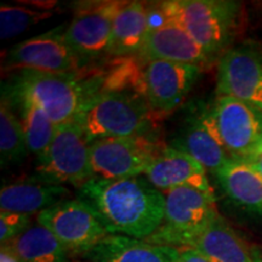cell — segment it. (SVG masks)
Returning <instances> with one entry per match:
<instances>
[{"label": "cell", "mask_w": 262, "mask_h": 262, "mask_svg": "<svg viewBox=\"0 0 262 262\" xmlns=\"http://www.w3.org/2000/svg\"><path fill=\"white\" fill-rule=\"evenodd\" d=\"M52 14L49 11L38 10L17 5H2L0 8V38L11 39L21 34L33 25L44 21Z\"/></svg>", "instance_id": "cell-25"}, {"label": "cell", "mask_w": 262, "mask_h": 262, "mask_svg": "<svg viewBox=\"0 0 262 262\" xmlns=\"http://www.w3.org/2000/svg\"><path fill=\"white\" fill-rule=\"evenodd\" d=\"M19 262H70L60 241L40 225L31 226L24 234L3 244Z\"/></svg>", "instance_id": "cell-22"}, {"label": "cell", "mask_w": 262, "mask_h": 262, "mask_svg": "<svg viewBox=\"0 0 262 262\" xmlns=\"http://www.w3.org/2000/svg\"><path fill=\"white\" fill-rule=\"evenodd\" d=\"M247 162H249L258 172L262 175V149H257L254 155H251L248 158H245Z\"/></svg>", "instance_id": "cell-28"}, {"label": "cell", "mask_w": 262, "mask_h": 262, "mask_svg": "<svg viewBox=\"0 0 262 262\" xmlns=\"http://www.w3.org/2000/svg\"><path fill=\"white\" fill-rule=\"evenodd\" d=\"M155 17L137 57L143 61L160 60L196 66L203 70L212 63L214 58L178 22L164 17L158 11Z\"/></svg>", "instance_id": "cell-14"}, {"label": "cell", "mask_w": 262, "mask_h": 262, "mask_svg": "<svg viewBox=\"0 0 262 262\" xmlns=\"http://www.w3.org/2000/svg\"><path fill=\"white\" fill-rule=\"evenodd\" d=\"M258 149H262V146H261V147H260V148H258Z\"/></svg>", "instance_id": "cell-31"}, {"label": "cell", "mask_w": 262, "mask_h": 262, "mask_svg": "<svg viewBox=\"0 0 262 262\" xmlns=\"http://www.w3.org/2000/svg\"><path fill=\"white\" fill-rule=\"evenodd\" d=\"M216 93L243 101L262 112V52L245 42L222 55Z\"/></svg>", "instance_id": "cell-12"}, {"label": "cell", "mask_w": 262, "mask_h": 262, "mask_svg": "<svg viewBox=\"0 0 262 262\" xmlns=\"http://www.w3.org/2000/svg\"><path fill=\"white\" fill-rule=\"evenodd\" d=\"M32 215L22 212L0 211V242L3 244L14 241L31 227Z\"/></svg>", "instance_id": "cell-26"}, {"label": "cell", "mask_w": 262, "mask_h": 262, "mask_svg": "<svg viewBox=\"0 0 262 262\" xmlns=\"http://www.w3.org/2000/svg\"><path fill=\"white\" fill-rule=\"evenodd\" d=\"M227 196L239 208L262 216V175L245 159H231L216 173Z\"/></svg>", "instance_id": "cell-19"}, {"label": "cell", "mask_w": 262, "mask_h": 262, "mask_svg": "<svg viewBox=\"0 0 262 262\" xmlns=\"http://www.w3.org/2000/svg\"><path fill=\"white\" fill-rule=\"evenodd\" d=\"M210 112L232 158H248L262 146V112L256 107L231 96H217Z\"/></svg>", "instance_id": "cell-10"}, {"label": "cell", "mask_w": 262, "mask_h": 262, "mask_svg": "<svg viewBox=\"0 0 262 262\" xmlns=\"http://www.w3.org/2000/svg\"><path fill=\"white\" fill-rule=\"evenodd\" d=\"M143 175L163 193L179 187L214 193L204 166L188 153L172 146L163 147Z\"/></svg>", "instance_id": "cell-15"}, {"label": "cell", "mask_w": 262, "mask_h": 262, "mask_svg": "<svg viewBox=\"0 0 262 262\" xmlns=\"http://www.w3.org/2000/svg\"><path fill=\"white\" fill-rule=\"evenodd\" d=\"M188 248L198 250L209 262H254L251 248L220 215Z\"/></svg>", "instance_id": "cell-21"}, {"label": "cell", "mask_w": 262, "mask_h": 262, "mask_svg": "<svg viewBox=\"0 0 262 262\" xmlns=\"http://www.w3.org/2000/svg\"><path fill=\"white\" fill-rule=\"evenodd\" d=\"M29 149L24 126L12 112L9 101L3 98L0 106V156L2 165L18 164L28 156Z\"/></svg>", "instance_id": "cell-24"}, {"label": "cell", "mask_w": 262, "mask_h": 262, "mask_svg": "<svg viewBox=\"0 0 262 262\" xmlns=\"http://www.w3.org/2000/svg\"><path fill=\"white\" fill-rule=\"evenodd\" d=\"M202 72L203 68L196 66L143 61L137 94L152 111L169 113L185 100Z\"/></svg>", "instance_id": "cell-11"}, {"label": "cell", "mask_w": 262, "mask_h": 262, "mask_svg": "<svg viewBox=\"0 0 262 262\" xmlns=\"http://www.w3.org/2000/svg\"><path fill=\"white\" fill-rule=\"evenodd\" d=\"M17 102L19 104V120L24 126L28 149L38 159L45 155L51 145L57 125L37 104L26 100H17Z\"/></svg>", "instance_id": "cell-23"}, {"label": "cell", "mask_w": 262, "mask_h": 262, "mask_svg": "<svg viewBox=\"0 0 262 262\" xmlns=\"http://www.w3.org/2000/svg\"><path fill=\"white\" fill-rule=\"evenodd\" d=\"M0 262H19V261L8 248L4 247V245H2V250H0Z\"/></svg>", "instance_id": "cell-29"}, {"label": "cell", "mask_w": 262, "mask_h": 262, "mask_svg": "<svg viewBox=\"0 0 262 262\" xmlns=\"http://www.w3.org/2000/svg\"><path fill=\"white\" fill-rule=\"evenodd\" d=\"M70 189L62 185H51L41 181L16 182L6 185L0 191L2 211L22 212L32 215L67 201Z\"/></svg>", "instance_id": "cell-20"}, {"label": "cell", "mask_w": 262, "mask_h": 262, "mask_svg": "<svg viewBox=\"0 0 262 262\" xmlns=\"http://www.w3.org/2000/svg\"><path fill=\"white\" fill-rule=\"evenodd\" d=\"M251 253H253L254 262H262V248H251Z\"/></svg>", "instance_id": "cell-30"}, {"label": "cell", "mask_w": 262, "mask_h": 262, "mask_svg": "<svg viewBox=\"0 0 262 262\" xmlns=\"http://www.w3.org/2000/svg\"><path fill=\"white\" fill-rule=\"evenodd\" d=\"M86 256L91 262H178L179 249L110 234Z\"/></svg>", "instance_id": "cell-17"}, {"label": "cell", "mask_w": 262, "mask_h": 262, "mask_svg": "<svg viewBox=\"0 0 262 262\" xmlns=\"http://www.w3.org/2000/svg\"><path fill=\"white\" fill-rule=\"evenodd\" d=\"M124 3L89 2L78 6L64 38L80 67L108 55L114 18Z\"/></svg>", "instance_id": "cell-9"}, {"label": "cell", "mask_w": 262, "mask_h": 262, "mask_svg": "<svg viewBox=\"0 0 262 262\" xmlns=\"http://www.w3.org/2000/svg\"><path fill=\"white\" fill-rule=\"evenodd\" d=\"M150 111L145 98L133 91L100 90L85 102L75 122L89 143L108 137L145 136Z\"/></svg>", "instance_id": "cell-3"}, {"label": "cell", "mask_w": 262, "mask_h": 262, "mask_svg": "<svg viewBox=\"0 0 262 262\" xmlns=\"http://www.w3.org/2000/svg\"><path fill=\"white\" fill-rule=\"evenodd\" d=\"M38 225L50 231L70 254L88 255L108 233L98 212L84 199H67L37 215Z\"/></svg>", "instance_id": "cell-7"}, {"label": "cell", "mask_w": 262, "mask_h": 262, "mask_svg": "<svg viewBox=\"0 0 262 262\" xmlns=\"http://www.w3.org/2000/svg\"><path fill=\"white\" fill-rule=\"evenodd\" d=\"M79 192L98 212L110 234L146 241L163 224L165 195L146 178L93 179Z\"/></svg>", "instance_id": "cell-1"}, {"label": "cell", "mask_w": 262, "mask_h": 262, "mask_svg": "<svg viewBox=\"0 0 262 262\" xmlns=\"http://www.w3.org/2000/svg\"><path fill=\"white\" fill-rule=\"evenodd\" d=\"M163 224L147 242L171 248H188L219 216L214 193L191 187L164 192Z\"/></svg>", "instance_id": "cell-5"}, {"label": "cell", "mask_w": 262, "mask_h": 262, "mask_svg": "<svg viewBox=\"0 0 262 262\" xmlns=\"http://www.w3.org/2000/svg\"><path fill=\"white\" fill-rule=\"evenodd\" d=\"M102 80L88 81L78 74L22 71L12 83V96L37 104L56 125L75 122L85 102L100 91Z\"/></svg>", "instance_id": "cell-4"}, {"label": "cell", "mask_w": 262, "mask_h": 262, "mask_svg": "<svg viewBox=\"0 0 262 262\" xmlns=\"http://www.w3.org/2000/svg\"><path fill=\"white\" fill-rule=\"evenodd\" d=\"M171 146L188 153L214 175L233 159L221 142L210 108L193 117Z\"/></svg>", "instance_id": "cell-16"}, {"label": "cell", "mask_w": 262, "mask_h": 262, "mask_svg": "<svg viewBox=\"0 0 262 262\" xmlns=\"http://www.w3.org/2000/svg\"><path fill=\"white\" fill-rule=\"evenodd\" d=\"M178 262H209V260L195 249L180 248Z\"/></svg>", "instance_id": "cell-27"}, {"label": "cell", "mask_w": 262, "mask_h": 262, "mask_svg": "<svg viewBox=\"0 0 262 262\" xmlns=\"http://www.w3.org/2000/svg\"><path fill=\"white\" fill-rule=\"evenodd\" d=\"M6 66L14 71L50 74H78L80 68L61 28L19 42L10 50Z\"/></svg>", "instance_id": "cell-13"}, {"label": "cell", "mask_w": 262, "mask_h": 262, "mask_svg": "<svg viewBox=\"0 0 262 262\" xmlns=\"http://www.w3.org/2000/svg\"><path fill=\"white\" fill-rule=\"evenodd\" d=\"M162 148L145 136L108 137L93 141L89 150L94 179L137 178L145 173Z\"/></svg>", "instance_id": "cell-8"}, {"label": "cell", "mask_w": 262, "mask_h": 262, "mask_svg": "<svg viewBox=\"0 0 262 262\" xmlns=\"http://www.w3.org/2000/svg\"><path fill=\"white\" fill-rule=\"evenodd\" d=\"M214 58L229 50L238 28L241 4L228 0H170L158 6Z\"/></svg>", "instance_id": "cell-2"}, {"label": "cell", "mask_w": 262, "mask_h": 262, "mask_svg": "<svg viewBox=\"0 0 262 262\" xmlns=\"http://www.w3.org/2000/svg\"><path fill=\"white\" fill-rule=\"evenodd\" d=\"M152 24V10L142 2H125L113 22L108 56L127 57L139 54Z\"/></svg>", "instance_id": "cell-18"}, {"label": "cell", "mask_w": 262, "mask_h": 262, "mask_svg": "<svg viewBox=\"0 0 262 262\" xmlns=\"http://www.w3.org/2000/svg\"><path fill=\"white\" fill-rule=\"evenodd\" d=\"M89 141L79 124L57 125L54 140L45 155L38 158V181L81 188L94 179Z\"/></svg>", "instance_id": "cell-6"}]
</instances>
